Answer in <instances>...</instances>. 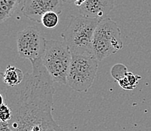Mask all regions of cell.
Instances as JSON below:
<instances>
[{"label": "cell", "instance_id": "5", "mask_svg": "<svg viewBox=\"0 0 151 131\" xmlns=\"http://www.w3.org/2000/svg\"><path fill=\"white\" fill-rule=\"evenodd\" d=\"M99 60L93 55L71 54L67 85L77 92H87L96 78Z\"/></svg>", "mask_w": 151, "mask_h": 131}, {"label": "cell", "instance_id": "7", "mask_svg": "<svg viewBox=\"0 0 151 131\" xmlns=\"http://www.w3.org/2000/svg\"><path fill=\"white\" fill-rule=\"evenodd\" d=\"M62 8L63 0H24L21 12L28 19L41 23L45 14L53 12L60 14Z\"/></svg>", "mask_w": 151, "mask_h": 131}, {"label": "cell", "instance_id": "18", "mask_svg": "<svg viewBox=\"0 0 151 131\" xmlns=\"http://www.w3.org/2000/svg\"><path fill=\"white\" fill-rule=\"evenodd\" d=\"M85 1H86V0H76V1H75V5H76V6L81 7L82 5H83V3H84Z\"/></svg>", "mask_w": 151, "mask_h": 131}, {"label": "cell", "instance_id": "2", "mask_svg": "<svg viewBox=\"0 0 151 131\" xmlns=\"http://www.w3.org/2000/svg\"><path fill=\"white\" fill-rule=\"evenodd\" d=\"M101 20L81 15L71 16L69 24L61 34L71 54L93 55V35Z\"/></svg>", "mask_w": 151, "mask_h": 131}, {"label": "cell", "instance_id": "13", "mask_svg": "<svg viewBox=\"0 0 151 131\" xmlns=\"http://www.w3.org/2000/svg\"><path fill=\"white\" fill-rule=\"evenodd\" d=\"M127 67L122 63H116L114 66L111 70V76L113 77L114 79L118 82L119 81L123 78L125 75L128 73Z\"/></svg>", "mask_w": 151, "mask_h": 131}, {"label": "cell", "instance_id": "6", "mask_svg": "<svg viewBox=\"0 0 151 131\" xmlns=\"http://www.w3.org/2000/svg\"><path fill=\"white\" fill-rule=\"evenodd\" d=\"M46 41L36 27L30 26L17 34V52L21 58L30 62L41 59L45 53Z\"/></svg>", "mask_w": 151, "mask_h": 131}, {"label": "cell", "instance_id": "16", "mask_svg": "<svg viewBox=\"0 0 151 131\" xmlns=\"http://www.w3.org/2000/svg\"><path fill=\"white\" fill-rule=\"evenodd\" d=\"M6 85L4 84L3 80H2V72H1V69H0V91L3 92L4 90H5Z\"/></svg>", "mask_w": 151, "mask_h": 131}, {"label": "cell", "instance_id": "14", "mask_svg": "<svg viewBox=\"0 0 151 131\" xmlns=\"http://www.w3.org/2000/svg\"><path fill=\"white\" fill-rule=\"evenodd\" d=\"M12 118V111L11 108L7 105L4 103L3 105L0 106V121L2 123L8 124L11 121Z\"/></svg>", "mask_w": 151, "mask_h": 131}, {"label": "cell", "instance_id": "15", "mask_svg": "<svg viewBox=\"0 0 151 131\" xmlns=\"http://www.w3.org/2000/svg\"><path fill=\"white\" fill-rule=\"evenodd\" d=\"M0 131H12L9 128L8 124L2 123L0 121Z\"/></svg>", "mask_w": 151, "mask_h": 131}, {"label": "cell", "instance_id": "3", "mask_svg": "<svg viewBox=\"0 0 151 131\" xmlns=\"http://www.w3.org/2000/svg\"><path fill=\"white\" fill-rule=\"evenodd\" d=\"M92 47L93 55L99 61L123 49L121 31L114 20L106 17L99 22L93 35Z\"/></svg>", "mask_w": 151, "mask_h": 131}, {"label": "cell", "instance_id": "1", "mask_svg": "<svg viewBox=\"0 0 151 131\" xmlns=\"http://www.w3.org/2000/svg\"><path fill=\"white\" fill-rule=\"evenodd\" d=\"M32 71L20 85L5 87V103L12 111L8 123L12 131H65L53 119V81L42 58L31 61Z\"/></svg>", "mask_w": 151, "mask_h": 131}, {"label": "cell", "instance_id": "12", "mask_svg": "<svg viewBox=\"0 0 151 131\" xmlns=\"http://www.w3.org/2000/svg\"><path fill=\"white\" fill-rule=\"evenodd\" d=\"M59 23L58 14L53 12H49L42 16V25L47 29H53L57 27Z\"/></svg>", "mask_w": 151, "mask_h": 131}, {"label": "cell", "instance_id": "17", "mask_svg": "<svg viewBox=\"0 0 151 131\" xmlns=\"http://www.w3.org/2000/svg\"><path fill=\"white\" fill-rule=\"evenodd\" d=\"M5 103V96H4V93L0 91V106H2V105H3Z\"/></svg>", "mask_w": 151, "mask_h": 131}, {"label": "cell", "instance_id": "10", "mask_svg": "<svg viewBox=\"0 0 151 131\" xmlns=\"http://www.w3.org/2000/svg\"><path fill=\"white\" fill-rule=\"evenodd\" d=\"M21 0H0V23L13 15Z\"/></svg>", "mask_w": 151, "mask_h": 131}, {"label": "cell", "instance_id": "8", "mask_svg": "<svg viewBox=\"0 0 151 131\" xmlns=\"http://www.w3.org/2000/svg\"><path fill=\"white\" fill-rule=\"evenodd\" d=\"M115 0H86L79 7V15L87 18L103 20L113 10Z\"/></svg>", "mask_w": 151, "mask_h": 131}, {"label": "cell", "instance_id": "4", "mask_svg": "<svg viewBox=\"0 0 151 131\" xmlns=\"http://www.w3.org/2000/svg\"><path fill=\"white\" fill-rule=\"evenodd\" d=\"M42 61L53 82L67 85L71 53L65 42L53 39L47 40Z\"/></svg>", "mask_w": 151, "mask_h": 131}, {"label": "cell", "instance_id": "11", "mask_svg": "<svg viewBox=\"0 0 151 131\" xmlns=\"http://www.w3.org/2000/svg\"><path fill=\"white\" fill-rule=\"evenodd\" d=\"M141 78V77L140 75H134L132 72H128L125 75L124 78L118 81V83L123 89L132 90L138 86Z\"/></svg>", "mask_w": 151, "mask_h": 131}, {"label": "cell", "instance_id": "9", "mask_svg": "<svg viewBox=\"0 0 151 131\" xmlns=\"http://www.w3.org/2000/svg\"><path fill=\"white\" fill-rule=\"evenodd\" d=\"M25 74L20 69L13 66H8L5 72L2 73V80L6 86L14 88L20 85L24 79Z\"/></svg>", "mask_w": 151, "mask_h": 131}, {"label": "cell", "instance_id": "19", "mask_svg": "<svg viewBox=\"0 0 151 131\" xmlns=\"http://www.w3.org/2000/svg\"><path fill=\"white\" fill-rule=\"evenodd\" d=\"M76 0H63V2H67V3H71V2H75Z\"/></svg>", "mask_w": 151, "mask_h": 131}]
</instances>
